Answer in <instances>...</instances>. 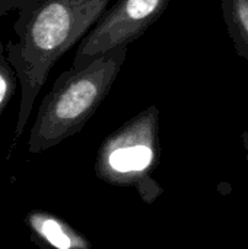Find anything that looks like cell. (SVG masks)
I'll return each instance as SVG.
<instances>
[{"label":"cell","mask_w":248,"mask_h":249,"mask_svg":"<svg viewBox=\"0 0 248 249\" xmlns=\"http://www.w3.org/2000/svg\"><path fill=\"white\" fill-rule=\"evenodd\" d=\"M111 0H39L19 10L13 31L19 41L4 44L6 58L20 86L15 140L22 136L53 66L96 23Z\"/></svg>","instance_id":"1"},{"label":"cell","mask_w":248,"mask_h":249,"mask_svg":"<svg viewBox=\"0 0 248 249\" xmlns=\"http://www.w3.org/2000/svg\"><path fill=\"white\" fill-rule=\"evenodd\" d=\"M126 55L127 47H118L82 67H70L56 79L29 131L31 155L63 143L85 127L110 93Z\"/></svg>","instance_id":"2"},{"label":"cell","mask_w":248,"mask_h":249,"mask_svg":"<svg viewBox=\"0 0 248 249\" xmlns=\"http://www.w3.org/2000/svg\"><path fill=\"white\" fill-rule=\"evenodd\" d=\"M156 131L155 107L124 123L101 143L95 160L96 177L115 187H132L145 201H152L159 193L149 178L156 158Z\"/></svg>","instance_id":"3"},{"label":"cell","mask_w":248,"mask_h":249,"mask_svg":"<svg viewBox=\"0 0 248 249\" xmlns=\"http://www.w3.org/2000/svg\"><path fill=\"white\" fill-rule=\"evenodd\" d=\"M170 0H117L80 39L72 67H82L98 55L129 47L165 12Z\"/></svg>","instance_id":"4"},{"label":"cell","mask_w":248,"mask_h":249,"mask_svg":"<svg viewBox=\"0 0 248 249\" xmlns=\"http://www.w3.org/2000/svg\"><path fill=\"white\" fill-rule=\"evenodd\" d=\"M26 225L32 236L50 249H91V244L73 226L61 217L42 210H32L26 214Z\"/></svg>","instance_id":"5"},{"label":"cell","mask_w":248,"mask_h":249,"mask_svg":"<svg viewBox=\"0 0 248 249\" xmlns=\"http://www.w3.org/2000/svg\"><path fill=\"white\" fill-rule=\"evenodd\" d=\"M221 9L237 54L248 61V0H222Z\"/></svg>","instance_id":"6"},{"label":"cell","mask_w":248,"mask_h":249,"mask_svg":"<svg viewBox=\"0 0 248 249\" xmlns=\"http://www.w3.org/2000/svg\"><path fill=\"white\" fill-rule=\"evenodd\" d=\"M18 86V77L10 67L6 54H4V44L0 42V115L3 114L7 104L15 96Z\"/></svg>","instance_id":"7"},{"label":"cell","mask_w":248,"mask_h":249,"mask_svg":"<svg viewBox=\"0 0 248 249\" xmlns=\"http://www.w3.org/2000/svg\"><path fill=\"white\" fill-rule=\"evenodd\" d=\"M39 0H0V16L10 13L12 10H20Z\"/></svg>","instance_id":"8"}]
</instances>
